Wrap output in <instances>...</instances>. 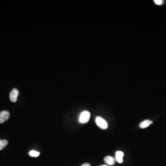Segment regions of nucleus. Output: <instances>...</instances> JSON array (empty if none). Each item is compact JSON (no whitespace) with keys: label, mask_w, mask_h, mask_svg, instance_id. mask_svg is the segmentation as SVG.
<instances>
[{"label":"nucleus","mask_w":166,"mask_h":166,"mask_svg":"<svg viewBox=\"0 0 166 166\" xmlns=\"http://www.w3.org/2000/svg\"><path fill=\"white\" fill-rule=\"evenodd\" d=\"M91 114L88 111H84L80 114L79 122L82 124H85L90 120Z\"/></svg>","instance_id":"f257e3e1"},{"label":"nucleus","mask_w":166,"mask_h":166,"mask_svg":"<svg viewBox=\"0 0 166 166\" xmlns=\"http://www.w3.org/2000/svg\"><path fill=\"white\" fill-rule=\"evenodd\" d=\"M96 125L101 129L106 130L108 128V123L101 117L98 116L96 118Z\"/></svg>","instance_id":"f03ea898"},{"label":"nucleus","mask_w":166,"mask_h":166,"mask_svg":"<svg viewBox=\"0 0 166 166\" xmlns=\"http://www.w3.org/2000/svg\"><path fill=\"white\" fill-rule=\"evenodd\" d=\"M10 114L7 110L2 111L0 112V124L5 122L10 118Z\"/></svg>","instance_id":"7ed1b4c3"},{"label":"nucleus","mask_w":166,"mask_h":166,"mask_svg":"<svg viewBox=\"0 0 166 166\" xmlns=\"http://www.w3.org/2000/svg\"><path fill=\"white\" fill-rule=\"evenodd\" d=\"M18 94H19V91L17 89L14 88L12 90L10 93V100L13 103L16 102Z\"/></svg>","instance_id":"20e7f679"},{"label":"nucleus","mask_w":166,"mask_h":166,"mask_svg":"<svg viewBox=\"0 0 166 166\" xmlns=\"http://www.w3.org/2000/svg\"><path fill=\"white\" fill-rule=\"evenodd\" d=\"M104 160L105 162L106 163L107 165H109V166H112V165H114L116 163V158H114L112 156H109V155L106 156L104 158Z\"/></svg>","instance_id":"39448f33"},{"label":"nucleus","mask_w":166,"mask_h":166,"mask_svg":"<svg viewBox=\"0 0 166 166\" xmlns=\"http://www.w3.org/2000/svg\"><path fill=\"white\" fill-rule=\"evenodd\" d=\"M124 154L122 151H117L116 153V159L119 163H122L123 162V158Z\"/></svg>","instance_id":"423d86ee"},{"label":"nucleus","mask_w":166,"mask_h":166,"mask_svg":"<svg viewBox=\"0 0 166 166\" xmlns=\"http://www.w3.org/2000/svg\"><path fill=\"white\" fill-rule=\"evenodd\" d=\"M152 123L153 122L152 121H150V120H145L140 123L139 125V127L141 128H145L146 127H148L151 124H152Z\"/></svg>","instance_id":"0eeeda50"},{"label":"nucleus","mask_w":166,"mask_h":166,"mask_svg":"<svg viewBox=\"0 0 166 166\" xmlns=\"http://www.w3.org/2000/svg\"><path fill=\"white\" fill-rule=\"evenodd\" d=\"M8 145V141L7 140L0 139V150H3Z\"/></svg>","instance_id":"6e6552de"},{"label":"nucleus","mask_w":166,"mask_h":166,"mask_svg":"<svg viewBox=\"0 0 166 166\" xmlns=\"http://www.w3.org/2000/svg\"><path fill=\"white\" fill-rule=\"evenodd\" d=\"M40 153L38 151H35V150H31L30 152H29V155L30 156H32V157H38L40 155Z\"/></svg>","instance_id":"1a4fd4ad"},{"label":"nucleus","mask_w":166,"mask_h":166,"mask_svg":"<svg viewBox=\"0 0 166 166\" xmlns=\"http://www.w3.org/2000/svg\"><path fill=\"white\" fill-rule=\"evenodd\" d=\"M155 4L157 5H162L163 3V1L162 0H155L154 1Z\"/></svg>","instance_id":"9d476101"},{"label":"nucleus","mask_w":166,"mask_h":166,"mask_svg":"<svg viewBox=\"0 0 166 166\" xmlns=\"http://www.w3.org/2000/svg\"><path fill=\"white\" fill-rule=\"evenodd\" d=\"M81 166H91V164L88 163H85L84 164H83Z\"/></svg>","instance_id":"9b49d317"},{"label":"nucleus","mask_w":166,"mask_h":166,"mask_svg":"<svg viewBox=\"0 0 166 166\" xmlns=\"http://www.w3.org/2000/svg\"><path fill=\"white\" fill-rule=\"evenodd\" d=\"M107 166V165H102V166Z\"/></svg>","instance_id":"f8f14e48"}]
</instances>
